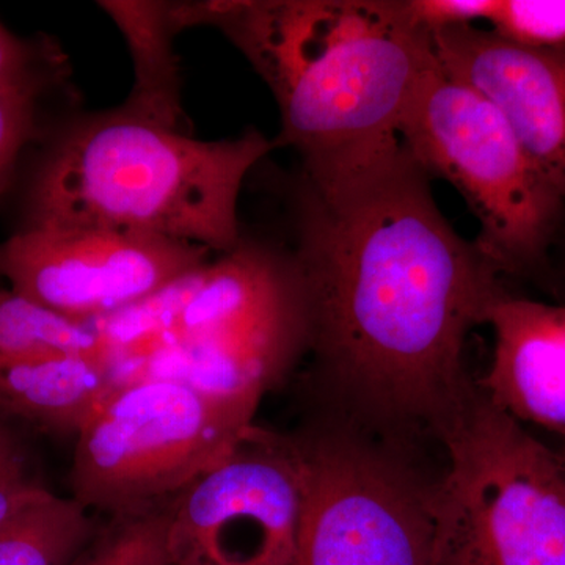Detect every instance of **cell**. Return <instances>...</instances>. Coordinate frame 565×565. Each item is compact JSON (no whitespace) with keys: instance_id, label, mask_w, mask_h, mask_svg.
Listing matches in <instances>:
<instances>
[{"instance_id":"cell-1","label":"cell","mask_w":565,"mask_h":565,"mask_svg":"<svg viewBox=\"0 0 565 565\" xmlns=\"http://www.w3.org/2000/svg\"><path fill=\"white\" fill-rule=\"evenodd\" d=\"M310 351L323 377L371 418L440 430L473 393L468 334L505 292L475 241L435 202L407 150L338 195L302 188L294 248Z\"/></svg>"},{"instance_id":"cell-2","label":"cell","mask_w":565,"mask_h":565,"mask_svg":"<svg viewBox=\"0 0 565 565\" xmlns=\"http://www.w3.org/2000/svg\"><path fill=\"white\" fill-rule=\"evenodd\" d=\"M182 32L218 29L266 82L280 110L277 145L302 158L323 199L382 172L404 151L401 121L435 62L404 0L173 2Z\"/></svg>"},{"instance_id":"cell-3","label":"cell","mask_w":565,"mask_h":565,"mask_svg":"<svg viewBox=\"0 0 565 565\" xmlns=\"http://www.w3.org/2000/svg\"><path fill=\"white\" fill-rule=\"evenodd\" d=\"M256 129L199 140L115 109L71 122L41 159L28 226L145 234L228 253L244 233L239 196L274 150Z\"/></svg>"},{"instance_id":"cell-4","label":"cell","mask_w":565,"mask_h":565,"mask_svg":"<svg viewBox=\"0 0 565 565\" xmlns=\"http://www.w3.org/2000/svg\"><path fill=\"white\" fill-rule=\"evenodd\" d=\"M151 333L131 355L167 352L202 388L264 396L310 351L294 252L243 236L232 252L151 297Z\"/></svg>"},{"instance_id":"cell-5","label":"cell","mask_w":565,"mask_h":565,"mask_svg":"<svg viewBox=\"0 0 565 565\" xmlns=\"http://www.w3.org/2000/svg\"><path fill=\"white\" fill-rule=\"evenodd\" d=\"M437 565H565V462L473 390L445 426Z\"/></svg>"},{"instance_id":"cell-6","label":"cell","mask_w":565,"mask_h":565,"mask_svg":"<svg viewBox=\"0 0 565 565\" xmlns=\"http://www.w3.org/2000/svg\"><path fill=\"white\" fill-rule=\"evenodd\" d=\"M427 177L463 196L479 222L475 244L498 274H527L548 258L565 202L503 114L438 65L424 73L399 128Z\"/></svg>"},{"instance_id":"cell-7","label":"cell","mask_w":565,"mask_h":565,"mask_svg":"<svg viewBox=\"0 0 565 565\" xmlns=\"http://www.w3.org/2000/svg\"><path fill=\"white\" fill-rule=\"evenodd\" d=\"M259 403L180 379L122 382L77 433L73 498L117 519L161 509L233 455Z\"/></svg>"},{"instance_id":"cell-8","label":"cell","mask_w":565,"mask_h":565,"mask_svg":"<svg viewBox=\"0 0 565 565\" xmlns=\"http://www.w3.org/2000/svg\"><path fill=\"white\" fill-rule=\"evenodd\" d=\"M296 440L303 509L291 565H437L435 484L345 427Z\"/></svg>"},{"instance_id":"cell-9","label":"cell","mask_w":565,"mask_h":565,"mask_svg":"<svg viewBox=\"0 0 565 565\" xmlns=\"http://www.w3.org/2000/svg\"><path fill=\"white\" fill-rule=\"evenodd\" d=\"M303 509L296 437L253 426L167 505L172 565H291Z\"/></svg>"},{"instance_id":"cell-10","label":"cell","mask_w":565,"mask_h":565,"mask_svg":"<svg viewBox=\"0 0 565 565\" xmlns=\"http://www.w3.org/2000/svg\"><path fill=\"white\" fill-rule=\"evenodd\" d=\"M211 253L145 234L28 226L0 245V275L25 299L92 323L166 291L206 266Z\"/></svg>"},{"instance_id":"cell-11","label":"cell","mask_w":565,"mask_h":565,"mask_svg":"<svg viewBox=\"0 0 565 565\" xmlns=\"http://www.w3.org/2000/svg\"><path fill=\"white\" fill-rule=\"evenodd\" d=\"M429 35L438 65L503 114L565 202V46H516L478 25Z\"/></svg>"},{"instance_id":"cell-12","label":"cell","mask_w":565,"mask_h":565,"mask_svg":"<svg viewBox=\"0 0 565 565\" xmlns=\"http://www.w3.org/2000/svg\"><path fill=\"white\" fill-rule=\"evenodd\" d=\"M487 323L494 343L481 388L523 426L565 438V305L505 291Z\"/></svg>"},{"instance_id":"cell-13","label":"cell","mask_w":565,"mask_h":565,"mask_svg":"<svg viewBox=\"0 0 565 565\" xmlns=\"http://www.w3.org/2000/svg\"><path fill=\"white\" fill-rule=\"evenodd\" d=\"M109 360L52 355L0 364V411L63 433H79L121 385Z\"/></svg>"},{"instance_id":"cell-14","label":"cell","mask_w":565,"mask_h":565,"mask_svg":"<svg viewBox=\"0 0 565 565\" xmlns=\"http://www.w3.org/2000/svg\"><path fill=\"white\" fill-rule=\"evenodd\" d=\"M99 9L125 36L134 63V84L118 110L137 120L184 132L182 71L174 40L180 35L170 2L103 0Z\"/></svg>"},{"instance_id":"cell-15","label":"cell","mask_w":565,"mask_h":565,"mask_svg":"<svg viewBox=\"0 0 565 565\" xmlns=\"http://www.w3.org/2000/svg\"><path fill=\"white\" fill-rule=\"evenodd\" d=\"M66 353L114 362L109 343L93 323L73 321L0 289V364Z\"/></svg>"},{"instance_id":"cell-16","label":"cell","mask_w":565,"mask_h":565,"mask_svg":"<svg viewBox=\"0 0 565 565\" xmlns=\"http://www.w3.org/2000/svg\"><path fill=\"white\" fill-rule=\"evenodd\" d=\"M90 534L87 508L51 493L0 527V565H71Z\"/></svg>"},{"instance_id":"cell-17","label":"cell","mask_w":565,"mask_h":565,"mask_svg":"<svg viewBox=\"0 0 565 565\" xmlns=\"http://www.w3.org/2000/svg\"><path fill=\"white\" fill-rule=\"evenodd\" d=\"M167 526V508L121 516L90 555L76 565H172Z\"/></svg>"},{"instance_id":"cell-18","label":"cell","mask_w":565,"mask_h":565,"mask_svg":"<svg viewBox=\"0 0 565 565\" xmlns=\"http://www.w3.org/2000/svg\"><path fill=\"white\" fill-rule=\"evenodd\" d=\"M489 31L516 46H565V0H493Z\"/></svg>"},{"instance_id":"cell-19","label":"cell","mask_w":565,"mask_h":565,"mask_svg":"<svg viewBox=\"0 0 565 565\" xmlns=\"http://www.w3.org/2000/svg\"><path fill=\"white\" fill-rule=\"evenodd\" d=\"M46 85L0 92V192L9 182L22 148L35 137L36 107Z\"/></svg>"},{"instance_id":"cell-20","label":"cell","mask_w":565,"mask_h":565,"mask_svg":"<svg viewBox=\"0 0 565 565\" xmlns=\"http://www.w3.org/2000/svg\"><path fill=\"white\" fill-rule=\"evenodd\" d=\"M50 57L36 50L35 44L18 39L0 22V92L47 84Z\"/></svg>"},{"instance_id":"cell-21","label":"cell","mask_w":565,"mask_h":565,"mask_svg":"<svg viewBox=\"0 0 565 565\" xmlns=\"http://www.w3.org/2000/svg\"><path fill=\"white\" fill-rule=\"evenodd\" d=\"M412 21L427 33L486 22L493 0H404Z\"/></svg>"},{"instance_id":"cell-22","label":"cell","mask_w":565,"mask_h":565,"mask_svg":"<svg viewBox=\"0 0 565 565\" xmlns=\"http://www.w3.org/2000/svg\"><path fill=\"white\" fill-rule=\"evenodd\" d=\"M51 492L32 481L20 452L0 467V527Z\"/></svg>"},{"instance_id":"cell-23","label":"cell","mask_w":565,"mask_h":565,"mask_svg":"<svg viewBox=\"0 0 565 565\" xmlns=\"http://www.w3.org/2000/svg\"><path fill=\"white\" fill-rule=\"evenodd\" d=\"M17 446L11 441L9 433L3 427H0V467L10 460L11 457L18 455Z\"/></svg>"}]
</instances>
